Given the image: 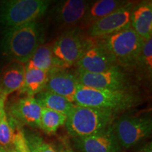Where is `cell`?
<instances>
[{
    "instance_id": "1",
    "label": "cell",
    "mask_w": 152,
    "mask_h": 152,
    "mask_svg": "<svg viewBox=\"0 0 152 152\" xmlns=\"http://www.w3.org/2000/svg\"><path fill=\"white\" fill-rule=\"evenodd\" d=\"M43 40L42 28L35 20L6 28L1 42L2 50L11 61L26 64Z\"/></svg>"
},
{
    "instance_id": "15",
    "label": "cell",
    "mask_w": 152,
    "mask_h": 152,
    "mask_svg": "<svg viewBox=\"0 0 152 152\" xmlns=\"http://www.w3.org/2000/svg\"><path fill=\"white\" fill-rule=\"evenodd\" d=\"M26 66L20 62L10 61L0 72V93L7 97L20 90L24 80Z\"/></svg>"
},
{
    "instance_id": "26",
    "label": "cell",
    "mask_w": 152,
    "mask_h": 152,
    "mask_svg": "<svg viewBox=\"0 0 152 152\" xmlns=\"http://www.w3.org/2000/svg\"><path fill=\"white\" fill-rule=\"evenodd\" d=\"M138 152H152V144L151 142L146 144L141 149L139 150Z\"/></svg>"
},
{
    "instance_id": "30",
    "label": "cell",
    "mask_w": 152,
    "mask_h": 152,
    "mask_svg": "<svg viewBox=\"0 0 152 152\" xmlns=\"http://www.w3.org/2000/svg\"><path fill=\"white\" fill-rule=\"evenodd\" d=\"M10 152H18V151H17V150H16V149H14V150H12V151H11Z\"/></svg>"
},
{
    "instance_id": "8",
    "label": "cell",
    "mask_w": 152,
    "mask_h": 152,
    "mask_svg": "<svg viewBox=\"0 0 152 152\" xmlns=\"http://www.w3.org/2000/svg\"><path fill=\"white\" fill-rule=\"evenodd\" d=\"M134 4L128 1L121 8L98 20L88 28L90 37L102 39L130 28L131 14Z\"/></svg>"
},
{
    "instance_id": "9",
    "label": "cell",
    "mask_w": 152,
    "mask_h": 152,
    "mask_svg": "<svg viewBox=\"0 0 152 152\" xmlns=\"http://www.w3.org/2000/svg\"><path fill=\"white\" fill-rule=\"evenodd\" d=\"M79 84L91 88L108 90H128L129 82L125 74L115 68L102 73L75 72Z\"/></svg>"
},
{
    "instance_id": "2",
    "label": "cell",
    "mask_w": 152,
    "mask_h": 152,
    "mask_svg": "<svg viewBox=\"0 0 152 152\" xmlns=\"http://www.w3.org/2000/svg\"><path fill=\"white\" fill-rule=\"evenodd\" d=\"M138 97L129 90H108L77 85L75 105L118 112L137 105Z\"/></svg>"
},
{
    "instance_id": "5",
    "label": "cell",
    "mask_w": 152,
    "mask_h": 152,
    "mask_svg": "<svg viewBox=\"0 0 152 152\" xmlns=\"http://www.w3.org/2000/svg\"><path fill=\"white\" fill-rule=\"evenodd\" d=\"M99 42L114 56L118 65L132 67L137 64L144 40L130 28L102 38Z\"/></svg>"
},
{
    "instance_id": "6",
    "label": "cell",
    "mask_w": 152,
    "mask_h": 152,
    "mask_svg": "<svg viewBox=\"0 0 152 152\" xmlns=\"http://www.w3.org/2000/svg\"><path fill=\"white\" fill-rule=\"evenodd\" d=\"M112 127L120 146L129 149L151 136L152 121L149 116L123 117Z\"/></svg>"
},
{
    "instance_id": "10",
    "label": "cell",
    "mask_w": 152,
    "mask_h": 152,
    "mask_svg": "<svg viewBox=\"0 0 152 152\" xmlns=\"http://www.w3.org/2000/svg\"><path fill=\"white\" fill-rule=\"evenodd\" d=\"M76 65L77 70L87 73H102L118 65L114 56L100 42L92 43L86 49Z\"/></svg>"
},
{
    "instance_id": "21",
    "label": "cell",
    "mask_w": 152,
    "mask_h": 152,
    "mask_svg": "<svg viewBox=\"0 0 152 152\" xmlns=\"http://www.w3.org/2000/svg\"><path fill=\"white\" fill-rule=\"evenodd\" d=\"M14 122L11 118L8 117L4 106L0 113V146L9 152L14 150Z\"/></svg>"
},
{
    "instance_id": "3",
    "label": "cell",
    "mask_w": 152,
    "mask_h": 152,
    "mask_svg": "<svg viewBox=\"0 0 152 152\" xmlns=\"http://www.w3.org/2000/svg\"><path fill=\"white\" fill-rule=\"evenodd\" d=\"M117 112L75 105L67 115L66 130L74 138L94 134L113 124Z\"/></svg>"
},
{
    "instance_id": "28",
    "label": "cell",
    "mask_w": 152,
    "mask_h": 152,
    "mask_svg": "<svg viewBox=\"0 0 152 152\" xmlns=\"http://www.w3.org/2000/svg\"><path fill=\"white\" fill-rule=\"evenodd\" d=\"M62 152H75V151H74L73 150L70 149H66L63 150Z\"/></svg>"
},
{
    "instance_id": "16",
    "label": "cell",
    "mask_w": 152,
    "mask_h": 152,
    "mask_svg": "<svg viewBox=\"0 0 152 152\" xmlns=\"http://www.w3.org/2000/svg\"><path fill=\"white\" fill-rule=\"evenodd\" d=\"M132 28L144 41L152 37V2L142 1L134 6L131 14Z\"/></svg>"
},
{
    "instance_id": "13",
    "label": "cell",
    "mask_w": 152,
    "mask_h": 152,
    "mask_svg": "<svg viewBox=\"0 0 152 152\" xmlns=\"http://www.w3.org/2000/svg\"><path fill=\"white\" fill-rule=\"evenodd\" d=\"M78 82L75 73L66 68H56L49 72L48 78L44 90L60 95L74 103Z\"/></svg>"
},
{
    "instance_id": "22",
    "label": "cell",
    "mask_w": 152,
    "mask_h": 152,
    "mask_svg": "<svg viewBox=\"0 0 152 152\" xmlns=\"http://www.w3.org/2000/svg\"><path fill=\"white\" fill-rule=\"evenodd\" d=\"M67 116L53 110L42 109L39 129L47 134H53L62 125H65Z\"/></svg>"
},
{
    "instance_id": "29",
    "label": "cell",
    "mask_w": 152,
    "mask_h": 152,
    "mask_svg": "<svg viewBox=\"0 0 152 152\" xmlns=\"http://www.w3.org/2000/svg\"><path fill=\"white\" fill-rule=\"evenodd\" d=\"M0 152H9L8 151H7L4 148H3L1 146H0Z\"/></svg>"
},
{
    "instance_id": "24",
    "label": "cell",
    "mask_w": 152,
    "mask_h": 152,
    "mask_svg": "<svg viewBox=\"0 0 152 152\" xmlns=\"http://www.w3.org/2000/svg\"><path fill=\"white\" fill-rule=\"evenodd\" d=\"M24 134L30 148L35 149L38 152H57L54 147L45 142L42 137L36 134H26L24 133Z\"/></svg>"
},
{
    "instance_id": "4",
    "label": "cell",
    "mask_w": 152,
    "mask_h": 152,
    "mask_svg": "<svg viewBox=\"0 0 152 152\" xmlns=\"http://www.w3.org/2000/svg\"><path fill=\"white\" fill-rule=\"evenodd\" d=\"M48 0H5L0 1V23L7 28L37 20L47 12Z\"/></svg>"
},
{
    "instance_id": "31",
    "label": "cell",
    "mask_w": 152,
    "mask_h": 152,
    "mask_svg": "<svg viewBox=\"0 0 152 152\" xmlns=\"http://www.w3.org/2000/svg\"><path fill=\"white\" fill-rule=\"evenodd\" d=\"M0 113H1V111H0Z\"/></svg>"
},
{
    "instance_id": "25",
    "label": "cell",
    "mask_w": 152,
    "mask_h": 152,
    "mask_svg": "<svg viewBox=\"0 0 152 152\" xmlns=\"http://www.w3.org/2000/svg\"><path fill=\"white\" fill-rule=\"evenodd\" d=\"M15 125V137L14 147L18 152H31L28 147L24 132L18 125L14 122Z\"/></svg>"
},
{
    "instance_id": "11",
    "label": "cell",
    "mask_w": 152,
    "mask_h": 152,
    "mask_svg": "<svg viewBox=\"0 0 152 152\" xmlns=\"http://www.w3.org/2000/svg\"><path fill=\"white\" fill-rule=\"evenodd\" d=\"M42 109L35 96H23L11 104L9 114L17 125L39 128Z\"/></svg>"
},
{
    "instance_id": "18",
    "label": "cell",
    "mask_w": 152,
    "mask_h": 152,
    "mask_svg": "<svg viewBox=\"0 0 152 152\" xmlns=\"http://www.w3.org/2000/svg\"><path fill=\"white\" fill-rule=\"evenodd\" d=\"M26 68H33L49 72L56 68H66L53 54L52 43L42 44L38 47L26 63Z\"/></svg>"
},
{
    "instance_id": "12",
    "label": "cell",
    "mask_w": 152,
    "mask_h": 152,
    "mask_svg": "<svg viewBox=\"0 0 152 152\" xmlns=\"http://www.w3.org/2000/svg\"><path fill=\"white\" fill-rule=\"evenodd\" d=\"M112 125L92 135L74 138L77 147L82 152H121Z\"/></svg>"
},
{
    "instance_id": "14",
    "label": "cell",
    "mask_w": 152,
    "mask_h": 152,
    "mask_svg": "<svg viewBox=\"0 0 152 152\" xmlns=\"http://www.w3.org/2000/svg\"><path fill=\"white\" fill-rule=\"evenodd\" d=\"M92 1L84 0H66L54 7L53 16L55 21L62 26H73L81 22Z\"/></svg>"
},
{
    "instance_id": "17",
    "label": "cell",
    "mask_w": 152,
    "mask_h": 152,
    "mask_svg": "<svg viewBox=\"0 0 152 152\" xmlns=\"http://www.w3.org/2000/svg\"><path fill=\"white\" fill-rule=\"evenodd\" d=\"M128 1L123 0H99L91 2L81 23L85 28H90L98 20L121 8Z\"/></svg>"
},
{
    "instance_id": "23",
    "label": "cell",
    "mask_w": 152,
    "mask_h": 152,
    "mask_svg": "<svg viewBox=\"0 0 152 152\" xmlns=\"http://www.w3.org/2000/svg\"><path fill=\"white\" fill-rule=\"evenodd\" d=\"M137 66H140L144 71L151 76L152 71V37L144 42L141 53L139 56Z\"/></svg>"
},
{
    "instance_id": "7",
    "label": "cell",
    "mask_w": 152,
    "mask_h": 152,
    "mask_svg": "<svg viewBox=\"0 0 152 152\" xmlns=\"http://www.w3.org/2000/svg\"><path fill=\"white\" fill-rule=\"evenodd\" d=\"M92 42L83 37L78 30H71L63 34L52 43L53 54L66 68L70 67L77 64Z\"/></svg>"
},
{
    "instance_id": "20",
    "label": "cell",
    "mask_w": 152,
    "mask_h": 152,
    "mask_svg": "<svg viewBox=\"0 0 152 152\" xmlns=\"http://www.w3.org/2000/svg\"><path fill=\"white\" fill-rule=\"evenodd\" d=\"M42 108H46L58 113H63L66 116L71 113L75 104L63 97L60 95L43 90L35 96Z\"/></svg>"
},
{
    "instance_id": "19",
    "label": "cell",
    "mask_w": 152,
    "mask_h": 152,
    "mask_svg": "<svg viewBox=\"0 0 152 152\" xmlns=\"http://www.w3.org/2000/svg\"><path fill=\"white\" fill-rule=\"evenodd\" d=\"M48 75V72L42 70L26 67L23 83L18 90L19 94L24 96H36L45 89Z\"/></svg>"
},
{
    "instance_id": "27",
    "label": "cell",
    "mask_w": 152,
    "mask_h": 152,
    "mask_svg": "<svg viewBox=\"0 0 152 152\" xmlns=\"http://www.w3.org/2000/svg\"><path fill=\"white\" fill-rule=\"evenodd\" d=\"M7 98V97H6V96H4L3 94H1L0 93V111H1V109L5 106V102Z\"/></svg>"
}]
</instances>
